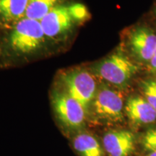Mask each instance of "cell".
I'll use <instances>...</instances> for the list:
<instances>
[{
  "instance_id": "obj_1",
  "label": "cell",
  "mask_w": 156,
  "mask_h": 156,
  "mask_svg": "<svg viewBox=\"0 0 156 156\" xmlns=\"http://www.w3.org/2000/svg\"><path fill=\"white\" fill-rule=\"evenodd\" d=\"M136 72V64L120 51L103 58L95 67V73L99 77L119 87H125Z\"/></svg>"
},
{
  "instance_id": "obj_2",
  "label": "cell",
  "mask_w": 156,
  "mask_h": 156,
  "mask_svg": "<svg viewBox=\"0 0 156 156\" xmlns=\"http://www.w3.org/2000/svg\"><path fill=\"white\" fill-rule=\"evenodd\" d=\"M45 36L40 21L27 17L17 21L9 36V44L14 51L30 54L41 48Z\"/></svg>"
},
{
  "instance_id": "obj_3",
  "label": "cell",
  "mask_w": 156,
  "mask_h": 156,
  "mask_svg": "<svg viewBox=\"0 0 156 156\" xmlns=\"http://www.w3.org/2000/svg\"><path fill=\"white\" fill-rule=\"evenodd\" d=\"M65 92L89 111L97 92V83L92 74L85 69H75L65 74L62 78Z\"/></svg>"
},
{
  "instance_id": "obj_4",
  "label": "cell",
  "mask_w": 156,
  "mask_h": 156,
  "mask_svg": "<svg viewBox=\"0 0 156 156\" xmlns=\"http://www.w3.org/2000/svg\"><path fill=\"white\" fill-rule=\"evenodd\" d=\"M91 107L100 119L109 122H120L124 117V96L120 91L101 85L97 89Z\"/></svg>"
},
{
  "instance_id": "obj_5",
  "label": "cell",
  "mask_w": 156,
  "mask_h": 156,
  "mask_svg": "<svg viewBox=\"0 0 156 156\" xmlns=\"http://www.w3.org/2000/svg\"><path fill=\"white\" fill-rule=\"evenodd\" d=\"M52 106L58 120L65 127L76 131L83 127L86 120V111L67 92L54 93Z\"/></svg>"
},
{
  "instance_id": "obj_6",
  "label": "cell",
  "mask_w": 156,
  "mask_h": 156,
  "mask_svg": "<svg viewBox=\"0 0 156 156\" xmlns=\"http://www.w3.org/2000/svg\"><path fill=\"white\" fill-rule=\"evenodd\" d=\"M46 37L56 38L63 36L77 23L69 6H56L40 21Z\"/></svg>"
},
{
  "instance_id": "obj_7",
  "label": "cell",
  "mask_w": 156,
  "mask_h": 156,
  "mask_svg": "<svg viewBox=\"0 0 156 156\" xmlns=\"http://www.w3.org/2000/svg\"><path fill=\"white\" fill-rule=\"evenodd\" d=\"M129 45L138 59L149 62L156 51V34L147 27H137L130 33Z\"/></svg>"
},
{
  "instance_id": "obj_8",
  "label": "cell",
  "mask_w": 156,
  "mask_h": 156,
  "mask_svg": "<svg viewBox=\"0 0 156 156\" xmlns=\"http://www.w3.org/2000/svg\"><path fill=\"white\" fill-rule=\"evenodd\" d=\"M103 143L110 156H129L134 150L135 136L128 130H113L103 136Z\"/></svg>"
},
{
  "instance_id": "obj_9",
  "label": "cell",
  "mask_w": 156,
  "mask_h": 156,
  "mask_svg": "<svg viewBox=\"0 0 156 156\" xmlns=\"http://www.w3.org/2000/svg\"><path fill=\"white\" fill-rule=\"evenodd\" d=\"M125 112L134 124H149L156 121V111L145 98L130 97L126 102Z\"/></svg>"
},
{
  "instance_id": "obj_10",
  "label": "cell",
  "mask_w": 156,
  "mask_h": 156,
  "mask_svg": "<svg viewBox=\"0 0 156 156\" xmlns=\"http://www.w3.org/2000/svg\"><path fill=\"white\" fill-rule=\"evenodd\" d=\"M73 146L80 156H103L99 142L89 133L77 134L73 139Z\"/></svg>"
},
{
  "instance_id": "obj_11",
  "label": "cell",
  "mask_w": 156,
  "mask_h": 156,
  "mask_svg": "<svg viewBox=\"0 0 156 156\" xmlns=\"http://www.w3.org/2000/svg\"><path fill=\"white\" fill-rule=\"evenodd\" d=\"M29 0H0V15L7 22L25 17Z\"/></svg>"
},
{
  "instance_id": "obj_12",
  "label": "cell",
  "mask_w": 156,
  "mask_h": 156,
  "mask_svg": "<svg viewBox=\"0 0 156 156\" xmlns=\"http://www.w3.org/2000/svg\"><path fill=\"white\" fill-rule=\"evenodd\" d=\"M58 0H29L25 17L41 21L56 7Z\"/></svg>"
},
{
  "instance_id": "obj_13",
  "label": "cell",
  "mask_w": 156,
  "mask_h": 156,
  "mask_svg": "<svg viewBox=\"0 0 156 156\" xmlns=\"http://www.w3.org/2000/svg\"><path fill=\"white\" fill-rule=\"evenodd\" d=\"M144 98L156 111V80H147L141 83Z\"/></svg>"
},
{
  "instance_id": "obj_14",
  "label": "cell",
  "mask_w": 156,
  "mask_h": 156,
  "mask_svg": "<svg viewBox=\"0 0 156 156\" xmlns=\"http://www.w3.org/2000/svg\"><path fill=\"white\" fill-rule=\"evenodd\" d=\"M69 8L74 18L77 22H83L90 17L88 10L83 4H73L69 6Z\"/></svg>"
},
{
  "instance_id": "obj_15",
  "label": "cell",
  "mask_w": 156,
  "mask_h": 156,
  "mask_svg": "<svg viewBox=\"0 0 156 156\" xmlns=\"http://www.w3.org/2000/svg\"><path fill=\"white\" fill-rule=\"evenodd\" d=\"M142 145L147 151H156V128L151 129L146 132L142 139Z\"/></svg>"
},
{
  "instance_id": "obj_16",
  "label": "cell",
  "mask_w": 156,
  "mask_h": 156,
  "mask_svg": "<svg viewBox=\"0 0 156 156\" xmlns=\"http://www.w3.org/2000/svg\"><path fill=\"white\" fill-rule=\"evenodd\" d=\"M149 68H150V71L151 72L153 75H156V51L154 54V55L153 56V57L151 59V61L149 62Z\"/></svg>"
},
{
  "instance_id": "obj_17",
  "label": "cell",
  "mask_w": 156,
  "mask_h": 156,
  "mask_svg": "<svg viewBox=\"0 0 156 156\" xmlns=\"http://www.w3.org/2000/svg\"><path fill=\"white\" fill-rule=\"evenodd\" d=\"M148 156H156V151L151 152V153L148 155Z\"/></svg>"
},
{
  "instance_id": "obj_18",
  "label": "cell",
  "mask_w": 156,
  "mask_h": 156,
  "mask_svg": "<svg viewBox=\"0 0 156 156\" xmlns=\"http://www.w3.org/2000/svg\"><path fill=\"white\" fill-rule=\"evenodd\" d=\"M155 13L156 15V4H155Z\"/></svg>"
},
{
  "instance_id": "obj_19",
  "label": "cell",
  "mask_w": 156,
  "mask_h": 156,
  "mask_svg": "<svg viewBox=\"0 0 156 156\" xmlns=\"http://www.w3.org/2000/svg\"><path fill=\"white\" fill-rule=\"evenodd\" d=\"M0 52H1V48H0Z\"/></svg>"
}]
</instances>
